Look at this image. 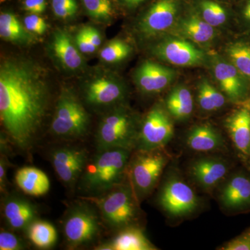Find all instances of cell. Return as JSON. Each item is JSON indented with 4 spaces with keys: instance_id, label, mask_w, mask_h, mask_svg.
Listing matches in <instances>:
<instances>
[{
    "instance_id": "obj_43",
    "label": "cell",
    "mask_w": 250,
    "mask_h": 250,
    "mask_svg": "<svg viewBox=\"0 0 250 250\" xmlns=\"http://www.w3.org/2000/svg\"><path fill=\"white\" fill-rule=\"evenodd\" d=\"M218 1H223V2L230 4H232V3H236L238 0H218Z\"/></svg>"
},
{
    "instance_id": "obj_36",
    "label": "cell",
    "mask_w": 250,
    "mask_h": 250,
    "mask_svg": "<svg viewBox=\"0 0 250 250\" xmlns=\"http://www.w3.org/2000/svg\"><path fill=\"white\" fill-rule=\"evenodd\" d=\"M24 26L31 34L41 36L47 30V23L37 14H30L24 19Z\"/></svg>"
},
{
    "instance_id": "obj_30",
    "label": "cell",
    "mask_w": 250,
    "mask_h": 250,
    "mask_svg": "<svg viewBox=\"0 0 250 250\" xmlns=\"http://www.w3.org/2000/svg\"><path fill=\"white\" fill-rule=\"evenodd\" d=\"M227 56L234 66L250 81V43L244 41L231 42L226 47Z\"/></svg>"
},
{
    "instance_id": "obj_9",
    "label": "cell",
    "mask_w": 250,
    "mask_h": 250,
    "mask_svg": "<svg viewBox=\"0 0 250 250\" xmlns=\"http://www.w3.org/2000/svg\"><path fill=\"white\" fill-rule=\"evenodd\" d=\"M173 118L164 105L157 104L141 120L135 150H152L164 148L173 139Z\"/></svg>"
},
{
    "instance_id": "obj_18",
    "label": "cell",
    "mask_w": 250,
    "mask_h": 250,
    "mask_svg": "<svg viewBox=\"0 0 250 250\" xmlns=\"http://www.w3.org/2000/svg\"><path fill=\"white\" fill-rule=\"evenodd\" d=\"M219 202L224 209L242 212L250 208V177L243 172L230 176L222 185Z\"/></svg>"
},
{
    "instance_id": "obj_3",
    "label": "cell",
    "mask_w": 250,
    "mask_h": 250,
    "mask_svg": "<svg viewBox=\"0 0 250 250\" xmlns=\"http://www.w3.org/2000/svg\"><path fill=\"white\" fill-rule=\"evenodd\" d=\"M140 123L138 115L125 103L110 108L100 120L97 129V152L114 148L135 150Z\"/></svg>"
},
{
    "instance_id": "obj_11",
    "label": "cell",
    "mask_w": 250,
    "mask_h": 250,
    "mask_svg": "<svg viewBox=\"0 0 250 250\" xmlns=\"http://www.w3.org/2000/svg\"><path fill=\"white\" fill-rule=\"evenodd\" d=\"M83 100L96 108H111L124 103L127 96L125 82L114 74L100 72L85 81L82 87Z\"/></svg>"
},
{
    "instance_id": "obj_17",
    "label": "cell",
    "mask_w": 250,
    "mask_h": 250,
    "mask_svg": "<svg viewBox=\"0 0 250 250\" xmlns=\"http://www.w3.org/2000/svg\"><path fill=\"white\" fill-rule=\"evenodd\" d=\"M177 76V72L170 67L151 60L141 62L134 72L135 83L144 95L160 93L170 86Z\"/></svg>"
},
{
    "instance_id": "obj_21",
    "label": "cell",
    "mask_w": 250,
    "mask_h": 250,
    "mask_svg": "<svg viewBox=\"0 0 250 250\" xmlns=\"http://www.w3.org/2000/svg\"><path fill=\"white\" fill-rule=\"evenodd\" d=\"M50 49L54 58L65 70L77 71L84 65L83 54L66 31L57 29L54 31L51 39Z\"/></svg>"
},
{
    "instance_id": "obj_29",
    "label": "cell",
    "mask_w": 250,
    "mask_h": 250,
    "mask_svg": "<svg viewBox=\"0 0 250 250\" xmlns=\"http://www.w3.org/2000/svg\"><path fill=\"white\" fill-rule=\"evenodd\" d=\"M0 36L4 41L18 44H27L32 41L31 33L14 14L9 12L0 15Z\"/></svg>"
},
{
    "instance_id": "obj_7",
    "label": "cell",
    "mask_w": 250,
    "mask_h": 250,
    "mask_svg": "<svg viewBox=\"0 0 250 250\" xmlns=\"http://www.w3.org/2000/svg\"><path fill=\"white\" fill-rule=\"evenodd\" d=\"M89 125V115L80 99L72 90L63 88L56 104L51 134L63 141L80 139L88 132Z\"/></svg>"
},
{
    "instance_id": "obj_25",
    "label": "cell",
    "mask_w": 250,
    "mask_h": 250,
    "mask_svg": "<svg viewBox=\"0 0 250 250\" xmlns=\"http://www.w3.org/2000/svg\"><path fill=\"white\" fill-rule=\"evenodd\" d=\"M164 106L173 120L187 121L194 111V100L190 90L186 85L174 87L167 94Z\"/></svg>"
},
{
    "instance_id": "obj_14",
    "label": "cell",
    "mask_w": 250,
    "mask_h": 250,
    "mask_svg": "<svg viewBox=\"0 0 250 250\" xmlns=\"http://www.w3.org/2000/svg\"><path fill=\"white\" fill-rule=\"evenodd\" d=\"M88 159V151L80 146H59L49 154L56 174L62 184L70 189L78 184Z\"/></svg>"
},
{
    "instance_id": "obj_6",
    "label": "cell",
    "mask_w": 250,
    "mask_h": 250,
    "mask_svg": "<svg viewBox=\"0 0 250 250\" xmlns=\"http://www.w3.org/2000/svg\"><path fill=\"white\" fill-rule=\"evenodd\" d=\"M69 207L62 222V233L67 248L77 249L89 246L98 240L103 221L91 202L82 199Z\"/></svg>"
},
{
    "instance_id": "obj_34",
    "label": "cell",
    "mask_w": 250,
    "mask_h": 250,
    "mask_svg": "<svg viewBox=\"0 0 250 250\" xmlns=\"http://www.w3.org/2000/svg\"><path fill=\"white\" fill-rule=\"evenodd\" d=\"M26 248L24 242L11 230L1 229L0 232V250H21Z\"/></svg>"
},
{
    "instance_id": "obj_41",
    "label": "cell",
    "mask_w": 250,
    "mask_h": 250,
    "mask_svg": "<svg viewBox=\"0 0 250 250\" xmlns=\"http://www.w3.org/2000/svg\"><path fill=\"white\" fill-rule=\"evenodd\" d=\"M88 38L90 42L97 49H98L102 45V36L100 31L96 28L91 27V26H85L82 27Z\"/></svg>"
},
{
    "instance_id": "obj_20",
    "label": "cell",
    "mask_w": 250,
    "mask_h": 250,
    "mask_svg": "<svg viewBox=\"0 0 250 250\" xmlns=\"http://www.w3.org/2000/svg\"><path fill=\"white\" fill-rule=\"evenodd\" d=\"M225 126L235 149L242 159H250V102L241 104L225 119Z\"/></svg>"
},
{
    "instance_id": "obj_42",
    "label": "cell",
    "mask_w": 250,
    "mask_h": 250,
    "mask_svg": "<svg viewBox=\"0 0 250 250\" xmlns=\"http://www.w3.org/2000/svg\"><path fill=\"white\" fill-rule=\"evenodd\" d=\"M149 0H118L121 5L129 10L138 9L140 6L146 4Z\"/></svg>"
},
{
    "instance_id": "obj_33",
    "label": "cell",
    "mask_w": 250,
    "mask_h": 250,
    "mask_svg": "<svg viewBox=\"0 0 250 250\" xmlns=\"http://www.w3.org/2000/svg\"><path fill=\"white\" fill-rule=\"evenodd\" d=\"M52 9L57 18L66 20L76 15L78 4L76 0H52Z\"/></svg>"
},
{
    "instance_id": "obj_19",
    "label": "cell",
    "mask_w": 250,
    "mask_h": 250,
    "mask_svg": "<svg viewBox=\"0 0 250 250\" xmlns=\"http://www.w3.org/2000/svg\"><path fill=\"white\" fill-rule=\"evenodd\" d=\"M5 225L13 231H25L37 219L38 209L30 200L18 195H7L1 204Z\"/></svg>"
},
{
    "instance_id": "obj_8",
    "label": "cell",
    "mask_w": 250,
    "mask_h": 250,
    "mask_svg": "<svg viewBox=\"0 0 250 250\" xmlns=\"http://www.w3.org/2000/svg\"><path fill=\"white\" fill-rule=\"evenodd\" d=\"M157 202L164 213L173 219L188 218L196 213L201 205L196 192L177 172L166 177Z\"/></svg>"
},
{
    "instance_id": "obj_22",
    "label": "cell",
    "mask_w": 250,
    "mask_h": 250,
    "mask_svg": "<svg viewBox=\"0 0 250 250\" xmlns=\"http://www.w3.org/2000/svg\"><path fill=\"white\" fill-rule=\"evenodd\" d=\"M97 250H156L144 231L137 225L118 230L113 238L95 247Z\"/></svg>"
},
{
    "instance_id": "obj_40",
    "label": "cell",
    "mask_w": 250,
    "mask_h": 250,
    "mask_svg": "<svg viewBox=\"0 0 250 250\" xmlns=\"http://www.w3.org/2000/svg\"><path fill=\"white\" fill-rule=\"evenodd\" d=\"M24 8L31 14H41L45 11V0H24Z\"/></svg>"
},
{
    "instance_id": "obj_38",
    "label": "cell",
    "mask_w": 250,
    "mask_h": 250,
    "mask_svg": "<svg viewBox=\"0 0 250 250\" xmlns=\"http://www.w3.org/2000/svg\"><path fill=\"white\" fill-rule=\"evenodd\" d=\"M9 156L1 154L0 156V190L5 193L7 186V172L9 167Z\"/></svg>"
},
{
    "instance_id": "obj_27",
    "label": "cell",
    "mask_w": 250,
    "mask_h": 250,
    "mask_svg": "<svg viewBox=\"0 0 250 250\" xmlns=\"http://www.w3.org/2000/svg\"><path fill=\"white\" fill-rule=\"evenodd\" d=\"M24 232L27 239L38 249H50L55 246L58 239V233L54 225L39 219L34 220Z\"/></svg>"
},
{
    "instance_id": "obj_16",
    "label": "cell",
    "mask_w": 250,
    "mask_h": 250,
    "mask_svg": "<svg viewBox=\"0 0 250 250\" xmlns=\"http://www.w3.org/2000/svg\"><path fill=\"white\" fill-rule=\"evenodd\" d=\"M189 174L204 191L211 192L227 179L229 164L218 156H203L192 161Z\"/></svg>"
},
{
    "instance_id": "obj_23",
    "label": "cell",
    "mask_w": 250,
    "mask_h": 250,
    "mask_svg": "<svg viewBox=\"0 0 250 250\" xmlns=\"http://www.w3.org/2000/svg\"><path fill=\"white\" fill-rule=\"evenodd\" d=\"M187 147L193 152L208 153L225 147L223 135L209 124H200L189 130L186 136Z\"/></svg>"
},
{
    "instance_id": "obj_32",
    "label": "cell",
    "mask_w": 250,
    "mask_h": 250,
    "mask_svg": "<svg viewBox=\"0 0 250 250\" xmlns=\"http://www.w3.org/2000/svg\"><path fill=\"white\" fill-rule=\"evenodd\" d=\"M132 52L131 45L121 39H115L108 42L100 52L103 62L113 64L121 62L129 57Z\"/></svg>"
},
{
    "instance_id": "obj_4",
    "label": "cell",
    "mask_w": 250,
    "mask_h": 250,
    "mask_svg": "<svg viewBox=\"0 0 250 250\" xmlns=\"http://www.w3.org/2000/svg\"><path fill=\"white\" fill-rule=\"evenodd\" d=\"M82 199L93 204L103 223L115 231L136 225L141 215V203L127 179L102 195Z\"/></svg>"
},
{
    "instance_id": "obj_35",
    "label": "cell",
    "mask_w": 250,
    "mask_h": 250,
    "mask_svg": "<svg viewBox=\"0 0 250 250\" xmlns=\"http://www.w3.org/2000/svg\"><path fill=\"white\" fill-rule=\"evenodd\" d=\"M221 250H250V227L220 247Z\"/></svg>"
},
{
    "instance_id": "obj_26",
    "label": "cell",
    "mask_w": 250,
    "mask_h": 250,
    "mask_svg": "<svg viewBox=\"0 0 250 250\" xmlns=\"http://www.w3.org/2000/svg\"><path fill=\"white\" fill-rule=\"evenodd\" d=\"M192 6L204 20L216 28L228 22L231 16L229 4L218 0H190Z\"/></svg>"
},
{
    "instance_id": "obj_31",
    "label": "cell",
    "mask_w": 250,
    "mask_h": 250,
    "mask_svg": "<svg viewBox=\"0 0 250 250\" xmlns=\"http://www.w3.org/2000/svg\"><path fill=\"white\" fill-rule=\"evenodd\" d=\"M85 12L94 21L100 22H110L115 15L112 0H82Z\"/></svg>"
},
{
    "instance_id": "obj_15",
    "label": "cell",
    "mask_w": 250,
    "mask_h": 250,
    "mask_svg": "<svg viewBox=\"0 0 250 250\" xmlns=\"http://www.w3.org/2000/svg\"><path fill=\"white\" fill-rule=\"evenodd\" d=\"M174 34L197 45H209L217 36L215 28L208 24L195 9L190 0L172 29Z\"/></svg>"
},
{
    "instance_id": "obj_37",
    "label": "cell",
    "mask_w": 250,
    "mask_h": 250,
    "mask_svg": "<svg viewBox=\"0 0 250 250\" xmlns=\"http://www.w3.org/2000/svg\"><path fill=\"white\" fill-rule=\"evenodd\" d=\"M74 40L79 50L83 54H93L97 50L96 47L90 42L82 28L77 33Z\"/></svg>"
},
{
    "instance_id": "obj_1",
    "label": "cell",
    "mask_w": 250,
    "mask_h": 250,
    "mask_svg": "<svg viewBox=\"0 0 250 250\" xmlns=\"http://www.w3.org/2000/svg\"><path fill=\"white\" fill-rule=\"evenodd\" d=\"M50 104L42 68L24 58L5 59L0 65V120L11 146L31 150L37 143Z\"/></svg>"
},
{
    "instance_id": "obj_2",
    "label": "cell",
    "mask_w": 250,
    "mask_h": 250,
    "mask_svg": "<svg viewBox=\"0 0 250 250\" xmlns=\"http://www.w3.org/2000/svg\"><path fill=\"white\" fill-rule=\"evenodd\" d=\"M133 151L114 148L97 152L88 159L77 187L84 197L98 196L126 179V170Z\"/></svg>"
},
{
    "instance_id": "obj_13",
    "label": "cell",
    "mask_w": 250,
    "mask_h": 250,
    "mask_svg": "<svg viewBox=\"0 0 250 250\" xmlns=\"http://www.w3.org/2000/svg\"><path fill=\"white\" fill-rule=\"evenodd\" d=\"M209 62L213 76L229 101L241 104L250 100V81L232 62L218 54L210 56Z\"/></svg>"
},
{
    "instance_id": "obj_24",
    "label": "cell",
    "mask_w": 250,
    "mask_h": 250,
    "mask_svg": "<svg viewBox=\"0 0 250 250\" xmlns=\"http://www.w3.org/2000/svg\"><path fill=\"white\" fill-rule=\"evenodd\" d=\"M15 182L24 193L33 197H41L49 190L50 182L47 174L34 167H23L15 174Z\"/></svg>"
},
{
    "instance_id": "obj_28",
    "label": "cell",
    "mask_w": 250,
    "mask_h": 250,
    "mask_svg": "<svg viewBox=\"0 0 250 250\" xmlns=\"http://www.w3.org/2000/svg\"><path fill=\"white\" fill-rule=\"evenodd\" d=\"M197 103L202 111L212 113L220 111L227 103L226 96L217 89L209 81L202 78L197 85Z\"/></svg>"
},
{
    "instance_id": "obj_12",
    "label": "cell",
    "mask_w": 250,
    "mask_h": 250,
    "mask_svg": "<svg viewBox=\"0 0 250 250\" xmlns=\"http://www.w3.org/2000/svg\"><path fill=\"white\" fill-rule=\"evenodd\" d=\"M151 52L160 60L177 66H201L209 62V57L200 46L176 35L161 38L152 45Z\"/></svg>"
},
{
    "instance_id": "obj_5",
    "label": "cell",
    "mask_w": 250,
    "mask_h": 250,
    "mask_svg": "<svg viewBox=\"0 0 250 250\" xmlns=\"http://www.w3.org/2000/svg\"><path fill=\"white\" fill-rule=\"evenodd\" d=\"M134 151L128 164L126 179L141 203L157 186L170 156L164 148Z\"/></svg>"
},
{
    "instance_id": "obj_10",
    "label": "cell",
    "mask_w": 250,
    "mask_h": 250,
    "mask_svg": "<svg viewBox=\"0 0 250 250\" xmlns=\"http://www.w3.org/2000/svg\"><path fill=\"white\" fill-rule=\"evenodd\" d=\"M189 0H153L137 24L140 35L150 39L173 29Z\"/></svg>"
},
{
    "instance_id": "obj_44",
    "label": "cell",
    "mask_w": 250,
    "mask_h": 250,
    "mask_svg": "<svg viewBox=\"0 0 250 250\" xmlns=\"http://www.w3.org/2000/svg\"><path fill=\"white\" fill-rule=\"evenodd\" d=\"M250 160V159H249Z\"/></svg>"
},
{
    "instance_id": "obj_39",
    "label": "cell",
    "mask_w": 250,
    "mask_h": 250,
    "mask_svg": "<svg viewBox=\"0 0 250 250\" xmlns=\"http://www.w3.org/2000/svg\"><path fill=\"white\" fill-rule=\"evenodd\" d=\"M236 4L240 18L250 29V0H238Z\"/></svg>"
}]
</instances>
